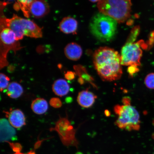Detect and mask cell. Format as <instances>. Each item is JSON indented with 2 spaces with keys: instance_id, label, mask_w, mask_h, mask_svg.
Here are the masks:
<instances>
[{
  "instance_id": "cell-15",
  "label": "cell",
  "mask_w": 154,
  "mask_h": 154,
  "mask_svg": "<svg viewBox=\"0 0 154 154\" xmlns=\"http://www.w3.org/2000/svg\"><path fill=\"white\" fill-rule=\"evenodd\" d=\"M70 88V85L68 83L63 79H60L55 80L52 86V90L54 93L60 97L67 95Z\"/></svg>"
},
{
  "instance_id": "cell-6",
  "label": "cell",
  "mask_w": 154,
  "mask_h": 154,
  "mask_svg": "<svg viewBox=\"0 0 154 154\" xmlns=\"http://www.w3.org/2000/svg\"><path fill=\"white\" fill-rule=\"evenodd\" d=\"M1 29L0 34V68L8 66V62L7 55L9 51H13L15 52L23 48L16 39L14 32L8 28Z\"/></svg>"
},
{
  "instance_id": "cell-25",
  "label": "cell",
  "mask_w": 154,
  "mask_h": 154,
  "mask_svg": "<svg viewBox=\"0 0 154 154\" xmlns=\"http://www.w3.org/2000/svg\"><path fill=\"white\" fill-rule=\"evenodd\" d=\"M65 78L67 80H72L75 78V74L74 72L68 71L65 74Z\"/></svg>"
},
{
  "instance_id": "cell-3",
  "label": "cell",
  "mask_w": 154,
  "mask_h": 154,
  "mask_svg": "<svg viewBox=\"0 0 154 154\" xmlns=\"http://www.w3.org/2000/svg\"><path fill=\"white\" fill-rule=\"evenodd\" d=\"M122 102L123 105H117L114 107L115 112L118 116L115 124L121 129L129 131L139 130L140 123L139 113L131 105L129 97H124Z\"/></svg>"
},
{
  "instance_id": "cell-28",
  "label": "cell",
  "mask_w": 154,
  "mask_h": 154,
  "mask_svg": "<svg viewBox=\"0 0 154 154\" xmlns=\"http://www.w3.org/2000/svg\"><path fill=\"white\" fill-rule=\"evenodd\" d=\"M105 114L106 116L109 117L110 116L111 113L110 112H109V110L106 109V110L105 111Z\"/></svg>"
},
{
  "instance_id": "cell-1",
  "label": "cell",
  "mask_w": 154,
  "mask_h": 154,
  "mask_svg": "<svg viewBox=\"0 0 154 154\" xmlns=\"http://www.w3.org/2000/svg\"><path fill=\"white\" fill-rule=\"evenodd\" d=\"M93 63L102 80L112 82L119 79L122 74L121 56L118 52L108 47H101L93 55Z\"/></svg>"
},
{
  "instance_id": "cell-16",
  "label": "cell",
  "mask_w": 154,
  "mask_h": 154,
  "mask_svg": "<svg viewBox=\"0 0 154 154\" xmlns=\"http://www.w3.org/2000/svg\"><path fill=\"white\" fill-rule=\"evenodd\" d=\"M31 109L35 114H43L47 111L48 109V102L43 98H36L32 102Z\"/></svg>"
},
{
  "instance_id": "cell-5",
  "label": "cell",
  "mask_w": 154,
  "mask_h": 154,
  "mask_svg": "<svg viewBox=\"0 0 154 154\" xmlns=\"http://www.w3.org/2000/svg\"><path fill=\"white\" fill-rule=\"evenodd\" d=\"M131 6V2L126 0H100L97 3L100 13L110 17L119 23L130 18Z\"/></svg>"
},
{
  "instance_id": "cell-2",
  "label": "cell",
  "mask_w": 154,
  "mask_h": 154,
  "mask_svg": "<svg viewBox=\"0 0 154 154\" xmlns=\"http://www.w3.org/2000/svg\"><path fill=\"white\" fill-rule=\"evenodd\" d=\"M5 28L14 32L18 41L22 39L24 36L35 38L43 36L42 28L33 21L22 18L15 14L11 18H7L3 14H1L0 28Z\"/></svg>"
},
{
  "instance_id": "cell-12",
  "label": "cell",
  "mask_w": 154,
  "mask_h": 154,
  "mask_svg": "<svg viewBox=\"0 0 154 154\" xmlns=\"http://www.w3.org/2000/svg\"><path fill=\"white\" fill-rule=\"evenodd\" d=\"M78 23L72 17H65L60 23L59 27L61 32L66 34H76Z\"/></svg>"
},
{
  "instance_id": "cell-19",
  "label": "cell",
  "mask_w": 154,
  "mask_h": 154,
  "mask_svg": "<svg viewBox=\"0 0 154 154\" xmlns=\"http://www.w3.org/2000/svg\"><path fill=\"white\" fill-rule=\"evenodd\" d=\"M10 79L3 73L0 74V89L1 92L7 89L9 84Z\"/></svg>"
},
{
  "instance_id": "cell-24",
  "label": "cell",
  "mask_w": 154,
  "mask_h": 154,
  "mask_svg": "<svg viewBox=\"0 0 154 154\" xmlns=\"http://www.w3.org/2000/svg\"><path fill=\"white\" fill-rule=\"evenodd\" d=\"M138 66H129L128 69V72L131 76L139 72V69Z\"/></svg>"
},
{
  "instance_id": "cell-9",
  "label": "cell",
  "mask_w": 154,
  "mask_h": 154,
  "mask_svg": "<svg viewBox=\"0 0 154 154\" xmlns=\"http://www.w3.org/2000/svg\"><path fill=\"white\" fill-rule=\"evenodd\" d=\"M49 11L50 7L47 2L41 0L32 1L30 5V13L34 18H43Z\"/></svg>"
},
{
  "instance_id": "cell-26",
  "label": "cell",
  "mask_w": 154,
  "mask_h": 154,
  "mask_svg": "<svg viewBox=\"0 0 154 154\" xmlns=\"http://www.w3.org/2000/svg\"><path fill=\"white\" fill-rule=\"evenodd\" d=\"M15 3L14 5V8L17 11H18L20 9V5H19L18 2Z\"/></svg>"
},
{
  "instance_id": "cell-11",
  "label": "cell",
  "mask_w": 154,
  "mask_h": 154,
  "mask_svg": "<svg viewBox=\"0 0 154 154\" xmlns=\"http://www.w3.org/2000/svg\"><path fill=\"white\" fill-rule=\"evenodd\" d=\"M0 132L1 142L9 141L14 137L16 134L14 128L5 119H2L0 120Z\"/></svg>"
},
{
  "instance_id": "cell-10",
  "label": "cell",
  "mask_w": 154,
  "mask_h": 154,
  "mask_svg": "<svg viewBox=\"0 0 154 154\" xmlns=\"http://www.w3.org/2000/svg\"><path fill=\"white\" fill-rule=\"evenodd\" d=\"M6 116L13 128H20L26 125V119L23 112L18 109L5 112Z\"/></svg>"
},
{
  "instance_id": "cell-29",
  "label": "cell",
  "mask_w": 154,
  "mask_h": 154,
  "mask_svg": "<svg viewBox=\"0 0 154 154\" xmlns=\"http://www.w3.org/2000/svg\"><path fill=\"white\" fill-rule=\"evenodd\" d=\"M90 1L92 3H95V2H99V1Z\"/></svg>"
},
{
  "instance_id": "cell-13",
  "label": "cell",
  "mask_w": 154,
  "mask_h": 154,
  "mask_svg": "<svg viewBox=\"0 0 154 154\" xmlns=\"http://www.w3.org/2000/svg\"><path fill=\"white\" fill-rule=\"evenodd\" d=\"M97 97L95 94L87 89L79 92L77 102L82 107L88 108L93 105Z\"/></svg>"
},
{
  "instance_id": "cell-8",
  "label": "cell",
  "mask_w": 154,
  "mask_h": 154,
  "mask_svg": "<svg viewBox=\"0 0 154 154\" xmlns=\"http://www.w3.org/2000/svg\"><path fill=\"white\" fill-rule=\"evenodd\" d=\"M51 132H56L62 143L65 146L78 147V142L76 139V130L74 128L67 117H59L55 126L50 128Z\"/></svg>"
},
{
  "instance_id": "cell-20",
  "label": "cell",
  "mask_w": 154,
  "mask_h": 154,
  "mask_svg": "<svg viewBox=\"0 0 154 154\" xmlns=\"http://www.w3.org/2000/svg\"><path fill=\"white\" fill-rule=\"evenodd\" d=\"M144 84L149 89L154 90V73L148 74L144 79Z\"/></svg>"
},
{
  "instance_id": "cell-17",
  "label": "cell",
  "mask_w": 154,
  "mask_h": 154,
  "mask_svg": "<svg viewBox=\"0 0 154 154\" xmlns=\"http://www.w3.org/2000/svg\"><path fill=\"white\" fill-rule=\"evenodd\" d=\"M23 93V89L22 86L16 82L10 83L6 90V93L9 97L12 99H17Z\"/></svg>"
},
{
  "instance_id": "cell-18",
  "label": "cell",
  "mask_w": 154,
  "mask_h": 154,
  "mask_svg": "<svg viewBox=\"0 0 154 154\" xmlns=\"http://www.w3.org/2000/svg\"><path fill=\"white\" fill-rule=\"evenodd\" d=\"M19 5L20 9L22 11L25 17L29 18L30 17V8L32 0H26V1H17Z\"/></svg>"
},
{
  "instance_id": "cell-23",
  "label": "cell",
  "mask_w": 154,
  "mask_h": 154,
  "mask_svg": "<svg viewBox=\"0 0 154 154\" xmlns=\"http://www.w3.org/2000/svg\"><path fill=\"white\" fill-rule=\"evenodd\" d=\"M5 142L9 144L10 147L12 149L15 153L20 152L22 149V147L20 143H12L9 141H7Z\"/></svg>"
},
{
  "instance_id": "cell-7",
  "label": "cell",
  "mask_w": 154,
  "mask_h": 154,
  "mask_svg": "<svg viewBox=\"0 0 154 154\" xmlns=\"http://www.w3.org/2000/svg\"><path fill=\"white\" fill-rule=\"evenodd\" d=\"M149 45L143 40L126 43L121 51V64L124 66H140L142 55V48L147 49Z\"/></svg>"
},
{
  "instance_id": "cell-21",
  "label": "cell",
  "mask_w": 154,
  "mask_h": 154,
  "mask_svg": "<svg viewBox=\"0 0 154 154\" xmlns=\"http://www.w3.org/2000/svg\"><path fill=\"white\" fill-rule=\"evenodd\" d=\"M140 32V28L139 26H136L133 28L131 34L129 36L126 43H133L137 38Z\"/></svg>"
},
{
  "instance_id": "cell-14",
  "label": "cell",
  "mask_w": 154,
  "mask_h": 154,
  "mask_svg": "<svg viewBox=\"0 0 154 154\" xmlns=\"http://www.w3.org/2000/svg\"><path fill=\"white\" fill-rule=\"evenodd\" d=\"M64 53L67 58L70 60L77 61L80 59L82 54V48L75 43L67 44L64 48Z\"/></svg>"
},
{
  "instance_id": "cell-27",
  "label": "cell",
  "mask_w": 154,
  "mask_h": 154,
  "mask_svg": "<svg viewBox=\"0 0 154 154\" xmlns=\"http://www.w3.org/2000/svg\"><path fill=\"white\" fill-rule=\"evenodd\" d=\"M14 154H36V153L34 151H32V150H31V151L29 152H28L26 153H22L20 152L15 153Z\"/></svg>"
},
{
  "instance_id": "cell-22",
  "label": "cell",
  "mask_w": 154,
  "mask_h": 154,
  "mask_svg": "<svg viewBox=\"0 0 154 154\" xmlns=\"http://www.w3.org/2000/svg\"><path fill=\"white\" fill-rule=\"evenodd\" d=\"M50 105L55 109H58L62 106V103L59 98L53 97L50 100Z\"/></svg>"
},
{
  "instance_id": "cell-4",
  "label": "cell",
  "mask_w": 154,
  "mask_h": 154,
  "mask_svg": "<svg viewBox=\"0 0 154 154\" xmlns=\"http://www.w3.org/2000/svg\"><path fill=\"white\" fill-rule=\"evenodd\" d=\"M117 23L110 17L100 13L92 17L89 24L90 32L99 41L109 42L114 38Z\"/></svg>"
}]
</instances>
